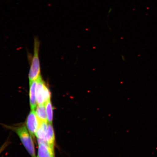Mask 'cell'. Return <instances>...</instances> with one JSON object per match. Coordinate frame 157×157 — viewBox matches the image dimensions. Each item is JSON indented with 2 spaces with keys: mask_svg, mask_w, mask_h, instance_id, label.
<instances>
[{
  "mask_svg": "<svg viewBox=\"0 0 157 157\" xmlns=\"http://www.w3.org/2000/svg\"><path fill=\"white\" fill-rule=\"evenodd\" d=\"M45 141L48 146L54 148L55 136L53 127L52 124L48 123V128Z\"/></svg>",
  "mask_w": 157,
  "mask_h": 157,
  "instance_id": "52a82bcc",
  "label": "cell"
},
{
  "mask_svg": "<svg viewBox=\"0 0 157 157\" xmlns=\"http://www.w3.org/2000/svg\"><path fill=\"white\" fill-rule=\"evenodd\" d=\"M48 122H40V126L35 134L38 140H44L46 134Z\"/></svg>",
  "mask_w": 157,
  "mask_h": 157,
  "instance_id": "9c48e42d",
  "label": "cell"
},
{
  "mask_svg": "<svg viewBox=\"0 0 157 157\" xmlns=\"http://www.w3.org/2000/svg\"><path fill=\"white\" fill-rule=\"evenodd\" d=\"M40 42L38 38H35L34 42V53L29 73V82L38 79L40 75V61L39 59V51Z\"/></svg>",
  "mask_w": 157,
  "mask_h": 157,
  "instance_id": "6da1fadb",
  "label": "cell"
},
{
  "mask_svg": "<svg viewBox=\"0 0 157 157\" xmlns=\"http://www.w3.org/2000/svg\"><path fill=\"white\" fill-rule=\"evenodd\" d=\"M35 112L40 122H48L45 105H37Z\"/></svg>",
  "mask_w": 157,
  "mask_h": 157,
  "instance_id": "ba28073f",
  "label": "cell"
},
{
  "mask_svg": "<svg viewBox=\"0 0 157 157\" xmlns=\"http://www.w3.org/2000/svg\"><path fill=\"white\" fill-rule=\"evenodd\" d=\"M45 107H46L48 122L49 123L52 124L53 119V107L51 100H49L45 104Z\"/></svg>",
  "mask_w": 157,
  "mask_h": 157,
  "instance_id": "30bf717a",
  "label": "cell"
},
{
  "mask_svg": "<svg viewBox=\"0 0 157 157\" xmlns=\"http://www.w3.org/2000/svg\"><path fill=\"white\" fill-rule=\"evenodd\" d=\"M40 122L35 112V110H31L27 117L26 125L29 133L34 137L40 126Z\"/></svg>",
  "mask_w": 157,
  "mask_h": 157,
  "instance_id": "277c9868",
  "label": "cell"
},
{
  "mask_svg": "<svg viewBox=\"0 0 157 157\" xmlns=\"http://www.w3.org/2000/svg\"><path fill=\"white\" fill-rule=\"evenodd\" d=\"M37 157H55L54 148H52L46 142L38 143Z\"/></svg>",
  "mask_w": 157,
  "mask_h": 157,
  "instance_id": "5b68a950",
  "label": "cell"
},
{
  "mask_svg": "<svg viewBox=\"0 0 157 157\" xmlns=\"http://www.w3.org/2000/svg\"><path fill=\"white\" fill-rule=\"evenodd\" d=\"M37 80L29 82V97L31 110H35L37 106L36 89Z\"/></svg>",
  "mask_w": 157,
  "mask_h": 157,
  "instance_id": "8992f818",
  "label": "cell"
},
{
  "mask_svg": "<svg viewBox=\"0 0 157 157\" xmlns=\"http://www.w3.org/2000/svg\"><path fill=\"white\" fill-rule=\"evenodd\" d=\"M36 98L37 105H45L51 99L50 89L41 75L37 79Z\"/></svg>",
  "mask_w": 157,
  "mask_h": 157,
  "instance_id": "7a4b0ae2",
  "label": "cell"
},
{
  "mask_svg": "<svg viewBox=\"0 0 157 157\" xmlns=\"http://www.w3.org/2000/svg\"><path fill=\"white\" fill-rule=\"evenodd\" d=\"M1 150H0V152H1Z\"/></svg>",
  "mask_w": 157,
  "mask_h": 157,
  "instance_id": "8fae6325",
  "label": "cell"
},
{
  "mask_svg": "<svg viewBox=\"0 0 157 157\" xmlns=\"http://www.w3.org/2000/svg\"><path fill=\"white\" fill-rule=\"evenodd\" d=\"M27 151L32 157H36L34 142L31 135L24 125L20 126L15 129Z\"/></svg>",
  "mask_w": 157,
  "mask_h": 157,
  "instance_id": "3957f363",
  "label": "cell"
}]
</instances>
